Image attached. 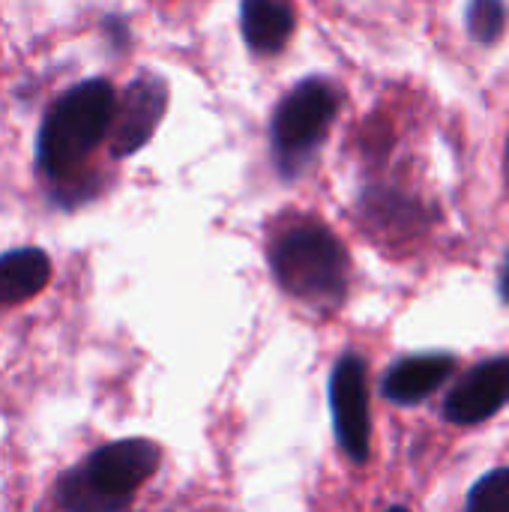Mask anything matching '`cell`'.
I'll use <instances>...</instances> for the list:
<instances>
[{"instance_id":"cell-1","label":"cell","mask_w":509,"mask_h":512,"mask_svg":"<svg viewBox=\"0 0 509 512\" xmlns=\"http://www.w3.org/2000/svg\"><path fill=\"white\" fill-rule=\"evenodd\" d=\"M114 102V87L105 78H87L51 105L36 144L45 177L63 180L84 165L111 129Z\"/></svg>"},{"instance_id":"cell-2","label":"cell","mask_w":509,"mask_h":512,"mask_svg":"<svg viewBox=\"0 0 509 512\" xmlns=\"http://www.w3.org/2000/svg\"><path fill=\"white\" fill-rule=\"evenodd\" d=\"M279 285L309 303H339L348 291V252L324 225H291L270 246Z\"/></svg>"},{"instance_id":"cell-3","label":"cell","mask_w":509,"mask_h":512,"mask_svg":"<svg viewBox=\"0 0 509 512\" xmlns=\"http://www.w3.org/2000/svg\"><path fill=\"white\" fill-rule=\"evenodd\" d=\"M339 111V93L324 78L300 81L273 114V150L285 162V171H294L327 135Z\"/></svg>"},{"instance_id":"cell-4","label":"cell","mask_w":509,"mask_h":512,"mask_svg":"<svg viewBox=\"0 0 509 512\" xmlns=\"http://www.w3.org/2000/svg\"><path fill=\"white\" fill-rule=\"evenodd\" d=\"M159 468V447L147 438H126L96 450L81 471H75L105 504L120 510Z\"/></svg>"},{"instance_id":"cell-5","label":"cell","mask_w":509,"mask_h":512,"mask_svg":"<svg viewBox=\"0 0 509 512\" xmlns=\"http://www.w3.org/2000/svg\"><path fill=\"white\" fill-rule=\"evenodd\" d=\"M330 408H333V426L342 450L351 462L363 465L369 459V438H372V420H369V387H366V363L357 354H345L330 378Z\"/></svg>"},{"instance_id":"cell-6","label":"cell","mask_w":509,"mask_h":512,"mask_svg":"<svg viewBox=\"0 0 509 512\" xmlns=\"http://www.w3.org/2000/svg\"><path fill=\"white\" fill-rule=\"evenodd\" d=\"M168 108V84L153 75L141 72L126 90L120 105L114 102V117H111V153L117 159H126L138 153L162 123Z\"/></svg>"},{"instance_id":"cell-7","label":"cell","mask_w":509,"mask_h":512,"mask_svg":"<svg viewBox=\"0 0 509 512\" xmlns=\"http://www.w3.org/2000/svg\"><path fill=\"white\" fill-rule=\"evenodd\" d=\"M509 405V357L474 366L444 399V417L456 426H474Z\"/></svg>"},{"instance_id":"cell-8","label":"cell","mask_w":509,"mask_h":512,"mask_svg":"<svg viewBox=\"0 0 509 512\" xmlns=\"http://www.w3.org/2000/svg\"><path fill=\"white\" fill-rule=\"evenodd\" d=\"M453 369H456V360L450 354L405 357L387 372L381 390L396 405H420L453 375Z\"/></svg>"},{"instance_id":"cell-9","label":"cell","mask_w":509,"mask_h":512,"mask_svg":"<svg viewBox=\"0 0 509 512\" xmlns=\"http://www.w3.org/2000/svg\"><path fill=\"white\" fill-rule=\"evenodd\" d=\"M240 27L252 51L276 54L294 33V12L288 0H243Z\"/></svg>"},{"instance_id":"cell-10","label":"cell","mask_w":509,"mask_h":512,"mask_svg":"<svg viewBox=\"0 0 509 512\" xmlns=\"http://www.w3.org/2000/svg\"><path fill=\"white\" fill-rule=\"evenodd\" d=\"M51 279V261L42 249L27 246L0 255V306H15L36 297Z\"/></svg>"},{"instance_id":"cell-11","label":"cell","mask_w":509,"mask_h":512,"mask_svg":"<svg viewBox=\"0 0 509 512\" xmlns=\"http://www.w3.org/2000/svg\"><path fill=\"white\" fill-rule=\"evenodd\" d=\"M504 27H507L504 0H471L468 3V30L477 42H483V45L498 42Z\"/></svg>"},{"instance_id":"cell-12","label":"cell","mask_w":509,"mask_h":512,"mask_svg":"<svg viewBox=\"0 0 509 512\" xmlns=\"http://www.w3.org/2000/svg\"><path fill=\"white\" fill-rule=\"evenodd\" d=\"M471 512H509V468L486 474L468 495Z\"/></svg>"},{"instance_id":"cell-13","label":"cell","mask_w":509,"mask_h":512,"mask_svg":"<svg viewBox=\"0 0 509 512\" xmlns=\"http://www.w3.org/2000/svg\"><path fill=\"white\" fill-rule=\"evenodd\" d=\"M501 297H504V303H509V258L507 264H504V273H501Z\"/></svg>"},{"instance_id":"cell-14","label":"cell","mask_w":509,"mask_h":512,"mask_svg":"<svg viewBox=\"0 0 509 512\" xmlns=\"http://www.w3.org/2000/svg\"><path fill=\"white\" fill-rule=\"evenodd\" d=\"M507 177H509V144H507Z\"/></svg>"}]
</instances>
